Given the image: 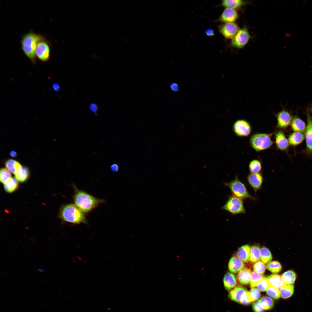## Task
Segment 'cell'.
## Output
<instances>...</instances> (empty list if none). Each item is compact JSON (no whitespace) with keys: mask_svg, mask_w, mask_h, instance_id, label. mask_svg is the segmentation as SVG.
I'll use <instances>...</instances> for the list:
<instances>
[{"mask_svg":"<svg viewBox=\"0 0 312 312\" xmlns=\"http://www.w3.org/2000/svg\"><path fill=\"white\" fill-rule=\"evenodd\" d=\"M74 193L73 196L75 205L83 212H88L96 207L105 201L92 196L85 192L78 190L73 185Z\"/></svg>","mask_w":312,"mask_h":312,"instance_id":"cell-1","label":"cell"},{"mask_svg":"<svg viewBox=\"0 0 312 312\" xmlns=\"http://www.w3.org/2000/svg\"><path fill=\"white\" fill-rule=\"evenodd\" d=\"M44 38L32 31L26 33L22 38V49L25 55L34 64L36 62V50L37 44Z\"/></svg>","mask_w":312,"mask_h":312,"instance_id":"cell-2","label":"cell"},{"mask_svg":"<svg viewBox=\"0 0 312 312\" xmlns=\"http://www.w3.org/2000/svg\"><path fill=\"white\" fill-rule=\"evenodd\" d=\"M59 216L63 221L76 224L81 223L88 224L86 218L81 211L75 205L68 204L60 209Z\"/></svg>","mask_w":312,"mask_h":312,"instance_id":"cell-3","label":"cell"},{"mask_svg":"<svg viewBox=\"0 0 312 312\" xmlns=\"http://www.w3.org/2000/svg\"><path fill=\"white\" fill-rule=\"evenodd\" d=\"M224 185L231 190L232 195L242 199L247 198L256 200V198L249 193L245 184L236 176L232 181L224 183Z\"/></svg>","mask_w":312,"mask_h":312,"instance_id":"cell-4","label":"cell"},{"mask_svg":"<svg viewBox=\"0 0 312 312\" xmlns=\"http://www.w3.org/2000/svg\"><path fill=\"white\" fill-rule=\"evenodd\" d=\"M272 134L266 133L254 134L252 136L250 140L252 147L257 151L265 150L270 148L273 144L271 138Z\"/></svg>","mask_w":312,"mask_h":312,"instance_id":"cell-5","label":"cell"},{"mask_svg":"<svg viewBox=\"0 0 312 312\" xmlns=\"http://www.w3.org/2000/svg\"><path fill=\"white\" fill-rule=\"evenodd\" d=\"M222 209L233 215L246 213L243 199L232 195L229 196Z\"/></svg>","mask_w":312,"mask_h":312,"instance_id":"cell-6","label":"cell"},{"mask_svg":"<svg viewBox=\"0 0 312 312\" xmlns=\"http://www.w3.org/2000/svg\"><path fill=\"white\" fill-rule=\"evenodd\" d=\"M307 119V128L304 132L306 147L301 153L309 157H312V116L308 109L306 113Z\"/></svg>","mask_w":312,"mask_h":312,"instance_id":"cell-7","label":"cell"},{"mask_svg":"<svg viewBox=\"0 0 312 312\" xmlns=\"http://www.w3.org/2000/svg\"><path fill=\"white\" fill-rule=\"evenodd\" d=\"M248 291L242 286H237L230 291L228 294L231 300L244 305L250 303L248 296Z\"/></svg>","mask_w":312,"mask_h":312,"instance_id":"cell-8","label":"cell"},{"mask_svg":"<svg viewBox=\"0 0 312 312\" xmlns=\"http://www.w3.org/2000/svg\"><path fill=\"white\" fill-rule=\"evenodd\" d=\"M251 38L248 31L245 27L240 29L232 39L231 45L233 47L240 49L243 48Z\"/></svg>","mask_w":312,"mask_h":312,"instance_id":"cell-9","label":"cell"},{"mask_svg":"<svg viewBox=\"0 0 312 312\" xmlns=\"http://www.w3.org/2000/svg\"><path fill=\"white\" fill-rule=\"evenodd\" d=\"M36 54V56L42 61L46 62L49 60L50 54V46L45 38L38 42Z\"/></svg>","mask_w":312,"mask_h":312,"instance_id":"cell-10","label":"cell"},{"mask_svg":"<svg viewBox=\"0 0 312 312\" xmlns=\"http://www.w3.org/2000/svg\"><path fill=\"white\" fill-rule=\"evenodd\" d=\"M237 23H224L218 27L220 32L226 38L232 39L239 29Z\"/></svg>","mask_w":312,"mask_h":312,"instance_id":"cell-11","label":"cell"},{"mask_svg":"<svg viewBox=\"0 0 312 312\" xmlns=\"http://www.w3.org/2000/svg\"><path fill=\"white\" fill-rule=\"evenodd\" d=\"M233 129L235 133L239 136H247L251 131L250 124L247 121L242 119L236 121L233 125Z\"/></svg>","mask_w":312,"mask_h":312,"instance_id":"cell-12","label":"cell"},{"mask_svg":"<svg viewBox=\"0 0 312 312\" xmlns=\"http://www.w3.org/2000/svg\"><path fill=\"white\" fill-rule=\"evenodd\" d=\"M293 116L291 113L285 109L278 113L276 115L277 127L284 129L290 125Z\"/></svg>","mask_w":312,"mask_h":312,"instance_id":"cell-13","label":"cell"},{"mask_svg":"<svg viewBox=\"0 0 312 312\" xmlns=\"http://www.w3.org/2000/svg\"><path fill=\"white\" fill-rule=\"evenodd\" d=\"M238 17V14L236 10L226 8L220 16L218 21L224 23H234Z\"/></svg>","mask_w":312,"mask_h":312,"instance_id":"cell-14","label":"cell"},{"mask_svg":"<svg viewBox=\"0 0 312 312\" xmlns=\"http://www.w3.org/2000/svg\"><path fill=\"white\" fill-rule=\"evenodd\" d=\"M247 181L254 192L256 193L261 187L263 181V178L260 173H251L247 177Z\"/></svg>","mask_w":312,"mask_h":312,"instance_id":"cell-15","label":"cell"},{"mask_svg":"<svg viewBox=\"0 0 312 312\" xmlns=\"http://www.w3.org/2000/svg\"><path fill=\"white\" fill-rule=\"evenodd\" d=\"M275 142L276 146L279 150L287 151L289 144L288 140L284 133L281 131H278L275 134Z\"/></svg>","mask_w":312,"mask_h":312,"instance_id":"cell-16","label":"cell"},{"mask_svg":"<svg viewBox=\"0 0 312 312\" xmlns=\"http://www.w3.org/2000/svg\"><path fill=\"white\" fill-rule=\"evenodd\" d=\"M291 129L293 131L304 133L307 128V124L298 116H293L291 125Z\"/></svg>","mask_w":312,"mask_h":312,"instance_id":"cell-17","label":"cell"},{"mask_svg":"<svg viewBox=\"0 0 312 312\" xmlns=\"http://www.w3.org/2000/svg\"><path fill=\"white\" fill-rule=\"evenodd\" d=\"M244 266V262L237 256H234L231 258L228 264L229 271L235 273L239 272Z\"/></svg>","mask_w":312,"mask_h":312,"instance_id":"cell-18","label":"cell"},{"mask_svg":"<svg viewBox=\"0 0 312 312\" xmlns=\"http://www.w3.org/2000/svg\"><path fill=\"white\" fill-rule=\"evenodd\" d=\"M305 139L304 133L293 131L289 136L288 140L289 145L295 147L301 144Z\"/></svg>","mask_w":312,"mask_h":312,"instance_id":"cell-19","label":"cell"},{"mask_svg":"<svg viewBox=\"0 0 312 312\" xmlns=\"http://www.w3.org/2000/svg\"><path fill=\"white\" fill-rule=\"evenodd\" d=\"M250 247L248 245H244L239 248L236 252V256L243 262H247L249 260Z\"/></svg>","mask_w":312,"mask_h":312,"instance_id":"cell-20","label":"cell"},{"mask_svg":"<svg viewBox=\"0 0 312 312\" xmlns=\"http://www.w3.org/2000/svg\"><path fill=\"white\" fill-rule=\"evenodd\" d=\"M223 282L224 287L227 290H230L233 288L237 283L235 275L230 272H228L225 274Z\"/></svg>","mask_w":312,"mask_h":312,"instance_id":"cell-21","label":"cell"},{"mask_svg":"<svg viewBox=\"0 0 312 312\" xmlns=\"http://www.w3.org/2000/svg\"><path fill=\"white\" fill-rule=\"evenodd\" d=\"M222 3V5L226 8L235 10L240 8L248 2L242 0H223Z\"/></svg>","mask_w":312,"mask_h":312,"instance_id":"cell-22","label":"cell"},{"mask_svg":"<svg viewBox=\"0 0 312 312\" xmlns=\"http://www.w3.org/2000/svg\"><path fill=\"white\" fill-rule=\"evenodd\" d=\"M251 271L250 269L244 267L239 272L237 277L239 282L244 285H247L250 283Z\"/></svg>","mask_w":312,"mask_h":312,"instance_id":"cell-23","label":"cell"},{"mask_svg":"<svg viewBox=\"0 0 312 312\" xmlns=\"http://www.w3.org/2000/svg\"><path fill=\"white\" fill-rule=\"evenodd\" d=\"M270 285L278 289H280L285 284L283 282L281 276L276 274H272L267 277Z\"/></svg>","mask_w":312,"mask_h":312,"instance_id":"cell-24","label":"cell"},{"mask_svg":"<svg viewBox=\"0 0 312 312\" xmlns=\"http://www.w3.org/2000/svg\"><path fill=\"white\" fill-rule=\"evenodd\" d=\"M14 174L15 178L18 181L24 182L26 181L29 177V171L27 167L22 166Z\"/></svg>","mask_w":312,"mask_h":312,"instance_id":"cell-25","label":"cell"},{"mask_svg":"<svg viewBox=\"0 0 312 312\" xmlns=\"http://www.w3.org/2000/svg\"><path fill=\"white\" fill-rule=\"evenodd\" d=\"M296 277V274L294 271L289 270L282 274L281 278L285 284H291L294 283Z\"/></svg>","mask_w":312,"mask_h":312,"instance_id":"cell-26","label":"cell"},{"mask_svg":"<svg viewBox=\"0 0 312 312\" xmlns=\"http://www.w3.org/2000/svg\"><path fill=\"white\" fill-rule=\"evenodd\" d=\"M5 165L8 170L14 174L22 166L18 162L13 159L7 160L5 163Z\"/></svg>","mask_w":312,"mask_h":312,"instance_id":"cell-27","label":"cell"},{"mask_svg":"<svg viewBox=\"0 0 312 312\" xmlns=\"http://www.w3.org/2000/svg\"><path fill=\"white\" fill-rule=\"evenodd\" d=\"M294 286L292 284H285L280 289V296L283 298L291 297L293 294Z\"/></svg>","mask_w":312,"mask_h":312,"instance_id":"cell-28","label":"cell"},{"mask_svg":"<svg viewBox=\"0 0 312 312\" xmlns=\"http://www.w3.org/2000/svg\"><path fill=\"white\" fill-rule=\"evenodd\" d=\"M18 185V181L14 178L11 177L7 182L4 184L5 191L9 193L15 191Z\"/></svg>","mask_w":312,"mask_h":312,"instance_id":"cell-29","label":"cell"},{"mask_svg":"<svg viewBox=\"0 0 312 312\" xmlns=\"http://www.w3.org/2000/svg\"><path fill=\"white\" fill-rule=\"evenodd\" d=\"M260 259L264 263L270 262L272 259V256L269 250L267 248L263 247L260 249Z\"/></svg>","mask_w":312,"mask_h":312,"instance_id":"cell-30","label":"cell"},{"mask_svg":"<svg viewBox=\"0 0 312 312\" xmlns=\"http://www.w3.org/2000/svg\"><path fill=\"white\" fill-rule=\"evenodd\" d=\"M260 248L258 245H254L250 248L249 261L252 262H257L260 260Z\"/></svg>","mask_w":312,"mask_h":312,"instance_id":"cell-31","label":"cell"},{"mask_svg":"<svg viewBox=\"0 0 312 312\" xmlns=\"http://www.w3.org/2000/svg\"><path fill=\"white\" fill-rule=\"evenodd\" d=\"M264 310H270L273 308L274 302L270 298L264 296L258 300Z\"/></svg>","mask_w":312,"mask_h":312,"instance_id":"cell-32","label":"cell"},{"mask_svg":"<svg viewBox=\"0 0 312 312\" xmlns=\"http://www.w3.org/2000/svg\"><path fill=\"white\" fill-rule=\"evenodd\" d=\"M249 168L251 173H259L261 169V163L258 160H253L250 163Z\"/></svg>","mask_w":312,"mask_h":312,"instance_id":"cell-33","label":"cell"},{"mask_svg":"<svg viewBox=\"0 0 312 312\" xmlns=\"http://www.w3.org/2000/svg\"><path fill=\"white\" fill-rule=\"evenodd\" d=\"M263 277V275L258 274L255 271L251 273L250 285L251 288H254L257 286L258 282Z\"/></svg>","mask_w":312,"mask_h":312,"instance_id":"cell-34","label":"cell"},{"mask_svg":"<svg viewBox=\"0 0 312 312\" xmlns=\"http://www.w3.org/2000/svg\"><path fill=\"white\" fill-rule=\"evenodd\" d=\"M267 269L273 273L279 272L282 268L281 265L279 262L277 261H270L267 265Z\"/></svg>","mask_w":312,"mask_h":312,"instance_id":"cell-35","label":"cell"},{"mask_svg":"<svg viewBox=\"0 0 312 312\" xmlns=\"http://www.w3.org/2000/svg\"><path fill=\"white\" fill-rule=\"evenodd\" d=\"M5 168H1L0 171V181L1 183L4 184L12 177L11 174Z\"/></svg>","mask_w":312,"mask_h":312,"instance_id":"cell-36","label":"cell"},{"mask_svg":"<svg viewBox=\"0 0 312 312\" xmlns=\"http://www.w3.org/2000/svg\"><path fill=\"white\" fill-rule=\"evenodd\" d=\"M267 294L271 297L277 299L280 297L279 289L270 285L266 291Z\"/></svg>","mask_w":312,"mask_h":312,"instance_id":"cell-37","label":"cell"},{"mask_svg":"<svg viewBox=\"0 0 312 312\" xmlns=\"http://www.w3.org/2000/svg\"><path fill=\"white\" fill-rule=\"evenodd\" d=\"M249 299L250 302L257 300L260 296V293L256 288H252L248 292Z\"/></svg>","mask_w":312,"mask_h":312,"instance_id":"cell-38","label":"cell"},{"mask_svg":"<svg viewBox=\"0 0 312 312\" xmlns=\"http://www.w3.org/2000/svg\"><path fill=\"white\" fill-rule=\"evenodd\" d=\"M270 286L267 277H263L258 282L257 286L258 289L261 291H266Z\"/></svg>","mask_w":312,"mask_h":312,"instance_id":"cell-39","label":"cell"},{"mask_svg":"<svg viewBox=\"0 0 312 312\" xmlns=\"http://www.w3.org/2000/svg\"><path fill=\"white\" fill-rule=\"evenodd\" d=\"M253 269L254 271L255 272L263 275L264 273L266 266L264 263L260 261L256 262L254 265Z\"/></svg>","mask_w":312,"mask_h":312,"instance_id":"cell-40","label":"cell"},{"mask_svg":"<svg viewBox=\"0 0 312 312\" xmlns=\"http://www.w3.org/2000/svg\"><path fill=\"white\" fill-rule=\"evenodd\" d=\"M252 307L255 312H263L264 310L258 301L253 303Z\"/></svg>","mask_w":312,"mask_h":312,"instance_id":"cell-41","label":"cell"},{"mask_svg":"<svg viewBox=\"0 0 312 312\" xmlns=\"http://www.w3.org/2000/svg\"><path fill=\"white\" fill-rule=\"evenodd\" d=\"M89 108L90 110L95 115H98L99 107L97 104L93 103H91L90 105Z\"/></svg>","mask_w":312,"mask_h":312,"instance_id":"cell-42","label":"cell"},{"mask_svg":"<svg viewBox=\"0 0 312 312\" xmlns=\"http://www.w3.org/2000/svg\"><path fill=\"white\" fill-rule=\"evenodd\" d=\"M170 88L174 92H177L179 90L178 85L176 83H172L170 85Z\"/></svg>","mask_w":312,"mask_h":312,"instance_id":"cell-43","label":"cell"},{"mask_svg":"<svg viewBox=\"0 0 312 312\" xmlns=\"http://www.w3.org/2000/svg\"><path fill=\"white\" fill-rule=\"evenodd\" d=\"M110 169L113 172H117L119 171V166L118 164H114L111 166Z\"/></svg>","mask_w":312,"mask_h":312,"instance_id":"cell-44","label":"cell"},{"mask_svg":"<svg viewBox=\"0 0 312 312\" xmlns=\"http://www.w3.org/2000/svg\"><path fill=\"white\" fill-rule=\"evenodd\" d=\"M205 33L206 35L209 36H213L214 35L213 30L211 28L206 29L205 31Z\"/></svg>","mask_w":312,"mask_h":312,"instance_id":"cell-45","label":"cell"},{"mask_svg":"<svg viewBox=\"0 0 312 312\" xmlns=\"http://www.w3.org/2000/svg\"><path fill=\"white\" fill-rule=\"evenodd\" d=\"M52 88L54 90L57 92L59 91L60 90V86L58 83H55L53 84Z\"/></svg>","mask_w":312,"mask_h":312,"instance_id":"cell-46","label":"cell"},{"mask_svg":"<svg viewBox=\"0 0 312 312\" xmlns=\"http://www.w3.org/2000/svg\"><path fill=\"white\" fill-rule=\"evenodd\" d=\"M10 155L13 157H16L17 155L16 152L14 151H11L10 153Z\"/></svg>","mask_w":312,"mask_h":312,"instance_id":"cell-47","label":"cell"},{"mask_svg":"<svg viewBox=\"0 0 312 312\" xmlns=\"http://www.w3.org/2000/svg\"><path fill=\"white\" fill-rule=\"evenodd\" d=\"M309 111H310V112L312 113V107H311L309 109H308Z\"/></svg>","mask_w":312,"mask_h":312,"instance_id":"cell-48","label":"cell"}]
</instances>
